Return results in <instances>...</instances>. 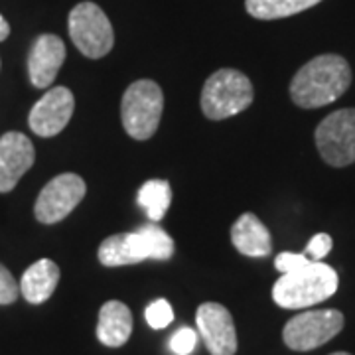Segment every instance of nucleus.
<instances>
[{"label":"nucleus","mask_w":355,"mask_h":355,"mask_svg":"<svg viewBox=\"0 0 355 355\" xmlns=\"http://www.w3.org/2000/svg\"><path fill=\"white\" fill-rule=\"evenodd\" d=\"M352 83V69L342 55L324 53L302 65L291 81V97L302 109L338 101Z\"/></svg>","instance_id":"f257e3e1"},{"label":"nucleus","mask_w":355,"mask_h":355,"mask_svg":"<svg viewBox=\"0 0 355 355\" xmlns=\"http://www.w3.org/2000/svg\"><path fill=\"white\" fill-rule=\"evenodd\" d=\"M231 241L245 257L263 259L272 251V237L254 214H243L231 227Z\"/></svg>","instance_id":"4468645a"},{"label":"nucleus","mask_w":355,"mask_h":355,"mask_svg":"<svg viewBox=\"0 0 355 355\" xmlns=\"http://www.w3.org/2000/svg\"><path fill=\"white\" fill-rule=\"evenodd\" d=\"M137 202L150 221H160L172 202V188L166 180H148L140 186Z\"/></svg>","instance_id":"f3484780"},{"label":"nucleus","mask_w":355,"mask_h":355,"mask_svg":"<svg viewBox=\"0 0 355 355\" xmlns=\"http://www.w3.org/2000/svg\"><path fill=\"white\" fill-rule=\"evenodd\" d=\"M342 330L343 314L340 310H308L286 322L282 340L294 352H312Z\"/></svg>","instance_id":"0eeeda50"},{"label":"nucleus","mask_w":355,"mask_h":355,"mask_svg":"<svg viewBox=\"0 0 355 355\" xmlns=\"http://www.w3.org/2000/svg\"><path fill=\"white\" fill-rule=\"evenodd\" d=\"M36 150L32 140L22 132L0 137V193L12 191L20 178L34 166Z\"/></svg>","instance_id":"f8f14e48"},{"label":"nucleus","mask_w":355,"mask_h":355,"mask_svg":"<svg viewBox=\"0 0 355 355\" xmlns=\"http://www.w3.org/2000/svg\"><path fill=\"white\" fill-rule=\"evenodd\" d=\"M338 272L322 261H310L308 265L282 275L272 286V300L286 310L310 308L331 298L338 291Z\"/></svg>","instance_id":"f03ea898"},{"label":"nucleus","mask_w":355,"mask_h":355,"mask_svg":"<svg viewBox=\"0 0 355 355\" xmlns=\"http://www.w3.org/2000/svg\"><path fill=\"white\" fill-rule=\"evenodd\" d=\"M308 263H310V259L304 253H280L275 259V266H277V270H279L280 275L298 270V268H302Z\"/></svg>","instance_id":"5701e85b"},{"label":"nucleus","mask_w":355,"mask_h":355,"mask_svg":"<svg viewBox=\"0 0 355 355\" xmlns=\"http://www.w3.org/2000/svg\"><path fill=\"white\" fill-rule=\"evenodd\" d=\"M174 254V241L158 225H144L135 233L111 235L99 245V261L105 266L137 265L142 261H168Z\"/></svg>","instance_id":"7ed1b4c3"},{"label":"nucleus","mask_w":355,"mask_h":355,"mask_svg":"<svg viewBox=\"0 0 355 355\" xmlns=\"http://www.w3.org/2000/svg\"><path fill=\"white\" fill-rule=\"evenodd\" d=\"M65 62L64 40L53 34H42L32 44L28 55V76L32 85L38 89L50 87Z\"/></svg>","instance_id":"ddd939ff"},{"label":"nucleus","mask_w":355,"mask_h":355,"mask_svg":"<svg viewBox=\"0 0 355 355\" xmlns=\"http://www.w3.org/2000/svg\"><path fill=\"white\" fill-rule=\"evenodd\" d=\"M196 324L207 352L211 355H235L237 331L233 316L225 306L205 302L196 312Z\"/></svg>","instance_id":"9b49d317"},{"label":"nucleus","mask_w":355,"mask_h":355,"mask_svg":"<svg viewBox=\"0 0 355 355\" xmlns=\"http://www.w3.org/2000/svg\"><path fill=\"white\" fill-rule=\"evenodd\" d=\"M73 109H76L73 93L64 85H55L50 91H46V95L32 107L28 125L38 137L44 139L55 137L67 127Z\"/></svg>","instance_id":"9d476101"},{"label":"nucleus","mask_w":355,"mask_h":355,"mask_svg":"<svg viewBox=\"0 0 355 355\" xmlns=\"http://www.w3.org/2000/svg\"><path fill=\"white\" fill-rule=\"evenodd\" d=\"M67 30L71 42L85 58L99 60L113 50L114 32L107 14L95 2H81L69 12Z\"/></svg>","instance_id":"423d86ee"},{"label":"nucleus","mask_w":355,"mask_h":355,"mask_svg":"<svg viewBox=\"0 0 355 355\" xmlns=\"http://www.w3.org/2000/svg\"><path fill=\"white\" fill-rule=\"evenodd\" d=\"M85 191L87 186L83 178L77 174H60L50 180L44 186V190L40 191L34 205V216L44 225L58 223L81 203V200L85 198Z\"/></svg>","instance_id":"1a4fd4ad"},{"label":"nucleus","mask_w":355,"mask_h":355,"mask_svg":"<svg viewBox=\"0 0 355 355\" xmlns=\"http://www.w3.org/2000/svg\"><path fill=\"white\" fill-rule=\"evenodd\" d=\"M8 34H10V24H8L6 18L0 14V42H4V40L8 38Z\"/></svg>","instance_id":"b1692460"},{"label":"nucleus","mask_w":355,"mask_h":355,"mask_svg":"<svg viewBox=\"0 0 355 355\" xmlns=\"http://www.w3.org/2000/svg\"><path fill=\"white\" fill-rule=\"evenodd\" d=\"M20 296V284L16 282L12 272L4 265H0V306L12 304Z\"/></svg>","instance_id":"412c9836"},{"label":"nucleus","mask_w":355,"mask_h":355,"mask_svg":"<svg viewBox=\"0 0 355 355\" xmlns=\"http://www.w3.org/2000/svg\"><path fill=\"white\" fill-rule=\"evenodd\" d=\"M320 156L336 168L355 162V109H340L328 114L316 128Z\"/></svg>","instance_id":"6e6552de"},{"label":"nucleus","mask_w":355,"mask_h":355,"mask_svg":"<svg viewBox=\"0 0 355 355\" xmlns=\"http://www.w3.org/2000/svg\"><path fill=\"white\" fill-rule=\"evenodd\" d=\"M60 266L50 259H40L26 268L20 279V294L30 304H44L58 288Z\"/></svg>","instance_id":"dca6fc26"},{"label":"nucleus","mask_w":355,"mask_h":355,"mask_svg":"<svg viewBox=\"0 0 355 355\" xmlns=\"http://www.w3.org/2000/svg\"><path fill=\"white\" fill-rule=\"evenodd\" d=\"M164 111V95L156 81L139 79L123 95L121 119L127 135L135 140H148L158 130Z\"/></svg>","instance_id":"20e7f679"},{"label":"nucleus","mask_w":355,"mask_h":355,"mask_svg":"<svg viewBox=\"0 0 355 355\" xmlns=\"http://www.w3.org/2000/svg\"><path fill=\"white\" fill-rule=\"evenodd\" d=\"M331 245H334V241H331V237L328 233H318V235H314L308 241L304 254L310 261H322L331 251Z\"/></svg>","instance_id":"4be33fe9"},{"label":"nucleus","mask_w":355,"mask_h":355,"mask_svg":"<svg viewBox=\"0 0 355 355\" xmlns=\"http://www.w3.org/2000/svg\"><path fill=\"white\" fill-rule=\"evenodd\" d=\"M198 345V334L191 328H180L170 338V349L176 355H190Z\"/></svg>","instance_id":"aec40b11"},{"label":"nucleus","mask_w":355,"mask_h":355,"mask_svg":"<svg viewBox=\"0 0 355 355\" xmlns=\"http://www.w3.org/2000/svg\"><path fill=\"white\" fill-rule=\"evenodd\" d=\"M144 316H146V322L150 324V328L162 330V328L170 326L174 322V310H172V306L166 298H158V300H154L153 304L146 306Z\"/></svg>","instance_id":"6ab92c4d"},{"label":"nucleus","mask_w":355,"mask_h":355,"mask_svg":"<svg viewBox=\"0 0 355 355\" xmlns=\"http://www.w3.org/2000/svg\"><path fill=\"white\" fill-rule=\"evenodd\" d=\"M318 2L322 0H247L245 8L253 18L259 20H277V18L304 12L308 8L316 6Z\"/></svg>","instance_id":"a211bd4d"},{"label":"nucleus","mask_w":355,"mask_h":355,"mask_svg":"<svg viewBox=\"0 0 355 355\" xmlns=\"http://www.w3.org/2000/svg\"><path fill=\"white\" fill-rule=\"evenodd\" d=\"M330 355H352V354H345V352H336V354H330Z\"/></svg>","instance_id":"393cba45"},{"label":"nucleus","mask_w":355,"mask_h":355,"mask_svg":"<svg viewBox=\"0 0 355 355\" xmlns=\"http://www.w3.org/2000/svg\"><path fill=\"white\" fill-rule=\"evenodd\" d=\"M132 334V314L127 304L119 300H109L99 310L97 338L107 347H121L128 342Z\"/></svg>","instance_id":"2eb2a0df"},{"label":"nucleus","mask_w":355,"mask_h":355,"mask_svg":"<svg viewBox=\"0 0 355 355\" xmlns=\"http://www.w3.org/2000/svg\"><path fill=\"white\" fill-rule=\"evenodd\" d=\"M253 83L237 69H219L207 77L202 91V111L211 121L239 114L253 103Z\"/></svg>","instance_id":"39448f33"}]
</instances>
